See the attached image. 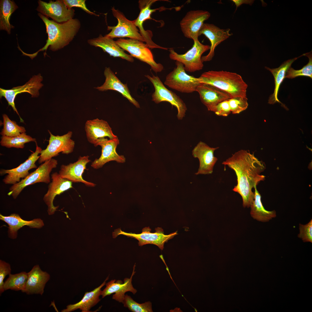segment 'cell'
Returning <instances> with one entry per match:
<instances>
[{
  "label": "cell",
  "mask_w": 312,
  "mask_h": 312,
  "mask_svg": "<svg viewBox=\"0 0 312 312\" xmlns=\"http://www.w3.org/2000/svg\"><path fill=\"white\" fill-rule=\"evenodd\" d=\"M222 164L235 172L237 183L232 190L241 196L243 207H250L255 196L252 188L265 179V176L261 174L266 168L265 163L256 157L254 153H251L249 150H241Z\"/></svg>",
  "instance_id": "6da1fadb"
},
{
  "label": "cell",
  "mask_w": 312,
  "mask_h": 312,
  "mask_svg": "<svg viewBox=\"0 0 312 312\" xmlns=\"http://www.w3.org/2000/svg\"><path fill=\"white\" fill-rule=\"evenodd\" d=\"M38 15L45 24L48 37L44 46L37 52L33 54H28L22 51L23 55L28 56L32 59L40 51H45L44 54L45 56L47 54V49L49 47L50 50L55 51L68 45L76 35L81 27V23L77 18L58 23L53 20H49L40 13H38Z\"/></svg>",
  "instance_id": "7a4b0ae2"
},
{
  "label": "cell",
  "mask_w": 312,
  "mask_h": 312,
  "mask_svg": "<svg viewBox=\"0 0 312 312\" xmlns=\"http://www.w3.org/2000/svg\"><path fill=\"white\" fill-rule=\"evenodd\" d=\"M198 78L200 83L214 86L228 93L231 98L246 96L248 85L237 73L211 70L204 72Z\"/></svg>",
  "instance_id": "3957f363"
},
{
  "label": "cell",
  "mask_w": 312,
  "mask_h": 312,
  "mask_svg": "<svg viewBox=\"0 0 312 312\" xmlns=\"http://www.w3.org/2000/svg\"><path fill=\"white\" fill-rule=\"evenodd\" d=\"M57 164V160L53 158L45 161L25 178L11 186L8 195L16 199L23 189L28 185L38 183H49L50 174Z\"/></svg>",
  "instance_id": "277c9868"
},
{
  "label": "cell",
  "mask_w": 312,
  "mask_h": 312,
  "mask_svg": "<svg viewBox=\"0 0 312 312\" xmlns=\"http://www.w3.org/2000/svg\"><path fill=\"white\" fill-rule=\"evenodd\" d=\"M192 47L183 54H179L170 49L169 56L172 60L182 64L185 71L193 72L202 70L204 65L201 60L202 55L210 50V46L201 43L198 40L194 41Z\"/></svg>",
  "instance_id": "5b68a950"
},
{
  "label": "cell",
  "mask_w": 312,
  "mask_h": 312,
  "mask_svg": "<svg viewBox=\"0 0 312 312\" xmlns=\"http://www.w3.org/2000/svg\"><path fill=\"white\" fill-rule=\"evenodd\" d=\"M175 64L176 67L166 75L164 84L182 93H189L196 91L200 83L198 78L187 74L181 63L176 61Z\"/></svg>",
  "instance_id": "8992f818"
},
{
  "label": "cell",
  "mask_w": 312,
  "mask_h": 312,
  "mask_svg": "<svg viewBox=\"0 0 312 312\" xmlns=\"http://www.w3.org/2000/svg\"><path fill=\"white\" fill-rule=\"evenodd\" d=\"M124 50L129 52L132 57L138 59L149 65L156 73L161 71L164 67L154 60L153 54L146 44L137 40L120 38L116 41Z\"/></svg>",
  "instance_id": "52a82bcc"
},
{
  "label": "cell",
  "mask_w": 312,
  "mask_h": 312,
  "mask_svg": "<svg viewBox=\"0 0 312 312\" xmlns=\"http://www.w3.org/2000/svg\"><path fill=\"white\" fill-rule=\"evenodd\" d=\"M153 84L155 91L152 95V100L158 104L163 101L169 103L177 108V117L182 119L185 116L187 108L182 100L176 94L168 89L163 84L160 78L157 76L148 75H145Z\"/></svg>",
  "instance_id": "ba28073f"
},
{
  "label": "cell",
  "mask_w": 312,
  "mask_h": 312,
  "mask_svg": "<svg viewBox=\"0 0 312 312\" xmlns=\"http://www.w3.org/2000/svg\"><path fill=\"white\" fill-rule=\"evenodd\" d=\"M50 136L49 144L45 149L41 151L38 160L39 164L44 163L53 157L62 154L68 155L72 153L75 147V143L71 139L73 132L69 131L62 135H54L48 130Z\"/></svg>",
  "instance_id": "9c48e42d"
},
{
  "label": "cell",
  "mask_w": 312,
  "mask_h": 312,
  "mask_svg": "<svg viewBox=\"0 0 312 312\" xmlns=\"http://www.w3.org/2000/svg\"><path fill=\"white\" fill-rule=\"evenodd\" d=\"M155 230V232L152 233L151 232V229L149 227H145L142 229L141 233L136 234L127 233L120 229H118L113 232L112 235L114 238L120 235H125L137 239L139 241L138 244L139 246H142L148 244H153L163 250L165 243L178 234L176 231L168 235H165L163 229L160 227L156 228Z\"/></svg>",
  "instance_id": "30bf717a"
},
{
  "label": "cell",
  "mask_w": 312,
  "mask_h": 312,
  "mask_svg": "<svg viewBox=\"0 0 312 312\" xmlns=\"http://www.w3.org/2000/svg\"><path fill=\"white\" fill-rule=\"evenodd\" d=\"M43 77L39 73L36 75L33 76L23 86L8 90L0 88V98L2 97L5 98L9 105L12 107L14 111L19 116L21 122H23L24 121L19 115L15 107L14 101L16 96L19 94L26 92L30 94L32 97H38L39 95V90L43 85L41 83Z\"/></svg>",
  "instance_id": "8fae6325"
},
{
  "label": "cell",
  "mask_w": 312,
  "mask_h": 312,
  "mask_svg": "<svg viewBox=\"0 0 312 312\" xmlns=\"http://www.w3.org/2000/svg\"><path fill=\"white\" fill-rule=\"evenodd\" d=\"M111 10L113 16L117 19L118 23L116 26H107V30L111 31L106 36L112 39L128 37L145 42L133 21L127 19L122 12L116 9L114 7H112Z\"/></svg>",
  "instance_id": "7c38bea8"
},
{
  "label": "cell",
  "mask_w": 312,
  "mask_h": 312,
  "mask_svg": "<svg viewBox=\"0 0 312 312\" xmlns=\"http://www.w3.org/2000/svg\"><path fill=\"white\" fill-rule=\"evenodd\" d=\"M210 16V13L206 10H191L188 12L180 22L184 36L194 41L198 40L199 32L204 22Z\"/></svg>",
  "instance_id": "4fadbf2b"
},
{
  "label": "cell",
  "mask_w": 312,
  "mask_h": 312,
  "mask_svg": "<svg viewBox=\"0 0 312 312\" xmlns=\"http://www.w3.org/2000/svg\"><path fill=\"white\" fill-rule=\"evenodd\" d=\"M38 3L37 10L57 23L66 22L73 19L75 15V10L68 8L63 0L50 1L48 3L39 0Z\"/></svg>",
  "instance_id": "5bb4252c"
},
{
  "label": "cell",
  "mask_w": 312,
  "mask_h": 312,
  "mask_svg": "<svg viewBox=\"0 0 312 312\" xmlns=\"http://www.w3.org/2000/svg\"><path fill=\"white\" fill-rule=\"evenodd\" d=\"M36 149L35 151L32 153L28 158L17 167L10 169H1V176L7 174L3 179V181L6 184H15L21 181V179L26 177L29 174V171L33 168H37L35 164L40 157L42 148L37 145L36 141Z\"/></svg>",
  "instance_id": "9a60e30c"
},
{
  "label": "cell",
  "mask_w": 312,
  "mask_h": 312,
  "mask_svg": "<svg viewBox=\"0 0 312 312\" xmlns=\"http://www.w3.org/2000/svg\"><path fill=\"white\" fill-rule=\"evenodd\" d=\"M119 144L118 138L108 139L102 138L98 139L93 144L95 146H100L102 148L101 154L98 159H95L91 163V166L95 169L102 167L106 163L111 161H115L119 163H123L125 158L123 155H119L116 149Z\"/></svg>",
  "instance_id": "2e32d148"
},
{
  "label": "cell",
  "mask_w": 312,
  "mask_h": 312,
  "mask_svg": "<svg viewBox=\"0 0 312 312\" xmlns=\"http://www.w3.org/2000/svg\"><path fill=\"white\" fill-rule=\"evenodd\" d=\"M51 181L48 186V190L44 195L43 200L47 205L49 215L54 213L59 206H55L53 201L55 196L73 187L71 181L61 177L59 173H53L51 174Z\"/></svg>",
  "instance_id": "e0dca14e"
},
{
  "label": "cell",
  "mask_w": 312,
  "mask_h": 312,
  "mask_svg": "<svg viewBox=\"0 0 312 312\" xmlns=\"http://www.w3.org/2000/svg\"><path fill=\"white\" fill-rule=\"evenodd\" d=\"M218 148V147H211L201 141L195 147L192 151V154L194 157L198 158L199 161V168L195 173L196 175L212 173L214 166L218 160L214 156V152Z\"/></svg>",
  "instance_id": "ac0fdd59"
},
{
  "label": "cell",
  "mask_w": 312,
  "mask_h": 312,
  "mask_svg": "<svg viewBox=\"0 0 312 312\" xmlns=\"http://www.w3.org/2000/svg\"><path fill=\"white\" fill-rule=\"evenodd\" d=\"M230 31V29H221L213 24H203L199 32V36L201 34L205 35L209 40L211 45L208 54L201 57L203 62L209 61L212 59L214 55L216 47L232 35Z\"/></svg>",
  "instance_id": "d6986e66"
},
{
  "label": "cell",
  "mask_w": 312,
  "mask_h": 312,
  "mask_svg": "<svg viewBox=\"0 0 312 312\" xmlns=\"http://www.w3.org/2000/svg\"><path fill=\"white\" fill-rule=\"evenodd\" d=\"M88 155L80 156L78 160L74 163L66 165H62L59 174L62 178L72 182H81L87 186H95L96 184L86 181L82 177L84 170L86 169V165L91 161Z\"/></svg>",
  "instance_id": "ffe728a7"
},
{
  "label": "cell",
  "mask_w": 312,
  "mask_h": 312,
  "mask_svg": "<svg viewBox=\"0 0 312 312\" xmlns=\"http://www.w3.org/2000/svg\"><path fill=\"white\" fill-rule=\"evenodd\" d=\"M157 0H139L138 1L140 13L138 17L133 21L135 25L139 29L140 34L144 38L145 42L150 48H153L156 44L152 40V32L149 30H145L143 27L144 22L146 20L152 19L151 17V14L157 10L162 11L167 9L161 7L159 8L151 9L152 5L157 1Z\"/></svg>",
  "instance_id": "44dd1931"
},
{
  "label": "cell",
  "mask_w": 312,
  "mask_h": 312,
  "mask_svg": "<svg viewBox=\"0 0 312 312\" xmlns=\"http://www.w3.org/2000/svg\"><path fill=\"white\" fill-rule=\"evenodd\" d=\"M196 91L199 94L200 100L209 111H212L218 103L231 98L227 93L212 85L200 83Z\"/></svg>",
  "instance_id": "7402d4cb"
},
{
  "label": "cell",
  "mask_w": 312,
  "mask_h": 312,
  "mask_svg": "<svg viewBox=\"0 0 312 312\" xmlns=\"http://www.w3.org/2000/svg\"><path fill=\"white\" fill-rule=\"evenodd\" d=\"M134 264L131 275L129 278H125L124 279V283L120 280L116 281L114 279L112 280L105 284V288L102 291L101 295L102 298L114 293L112 296V299L118 302H122L125 295V294L127 291H130L135 294L137 290L133 286L132 281L133 276L135 274V267Z\"/></svg>",
  "instance_id": "603a6c76"
},
{
  "label": "cell",
  "mask_w": 312,
  "mask_h": 312,
  "mask_svg": "<svg viewBox=\"0 0 312 312\" xmlns=\"http://www.w3.org/2000/svg\"><path fill=\"white\" fill-rule=\"evenodd\" d=\"M26 287L22 292L27 295H42L45 285L50 279V274L42 271L38 265H35L28 272Z\"/></svg>",
  "instance_id": "cb8c5ba5"
},
{
  "label": "cell",
  "mask_w": 312,
  "mask_h": 312,
  "mask_svg": "<svg viewBox=\"0 0 312 312\" xmlns=\"http://www.w3.org/2000/svg\"><path fill=\"white\" fill-rule=\"evenodd\" d=\"M85 130L88 141L93 144L99 138L108 137L112 139L118 137L114 134L107 122L102 119L96 118L87 120Z\"/></svg>",
  "instance_id": "d4e9b609"
},
{
  "label": "cell",
  "mask_w": 312,
  "mask_h": 312,
  "mask_svg": "<svg viewBox=\"0 0 312 312\" xmlns=\"http://www.w3.org/2000/svg\"><path fill=\"white\" fill-rule=\"evenodd\" d=\"M104 75L105 77L104 83L101 86L96 88V89L101 91L108 90L116 91L127 99L136 107H140L138 103L131 95L127 85L122 83L109 68H105Z\"/></svg>",
  "instance_id": "484cf974"
},
{
  "label": "cell",
  "mask_w": 312,
  "mask_h": 312,
  "mask_svg": "<svg viewBox=\"0 0 312 312\" xmlns=\"http://www.w3.org/2000/svg\"><path fill=\"white\" fill-rule=\"evenodd\" d=\"M88 43L90 45L101 48L103 51L114 57H119L131 62H133V57L125 53L112 39L106 35L103 36L100 34L96 38L88 40Z\"/></svg>",
  "instance_id": "4316f807"
},
{
  "label": "cell",
  "mask_w": 312,
  "mask_h": 312,
  "mask_svg": "<svg viewBox=\"0 0 312 312\" xmlns=\"http://www.w3.org/2000/svg\"><path fill=\"white\" fill-rule=\"evenodd\" d=\"M0 219L7 223L8 225V235L13 239L16 238L18 230L25 226L31 228L40 229L43 226V221L40 218L34 219L30 221L23 219L18 214L13 213L8 216L0 214Z\"/></svg>",
  "instance_id": "83f0119b"
},
{
  "label": "cell",
  "mask_w": 312,
  "mask_h": 312,
  "mask_svg": "<svg viewBox=\"0 0 312 312\" xmlns=\"http://www.w3.org/2000/svg\"><path fill=\"white\" fill-rule=\"evenodd\" d=\"M108 279V276L99 287L92 291L86 292L80 301L75 304L68 305L66 308L62 310L61 312H70L78 309L82 312H90V309L100 301L99 297L101 295V289L105 285L106 281Z\"/></svg>",
  "instance_id": "f1b7e54d"
},
{
  "label": "cell",
  "mask_w": 312,
  "mask_h": 312,
  "mask_svg": "<svg viewBox=\"0 0 312 312\" xmlns=\"http://www.w3.org/2000/svg\"><path fill=\"white\" fill-rule=\"evenodd\" d=\"M305 53L298 57H296L292 59L288 60L284 62L278 68L271 69L268 67H265L267 70H269L273 75L274 79L275 88L274 93L270 96L268 100V103L270 104H274L276 103H279L281 104V106L286 109L287 108L286 106L278 100V94L280 86L283 82L288 69L291 66L293 63L298 58L305 56Z\"/></svg>",
  "instance_id": "f546056e"
},
{
  "label": "cell",
  "mask_w": 312,
  "mask_h": 312,
  "mask_svg": "<svg viewBox=\"0 0 312 312\" xmlns=\"http://www.w3.org/2000/svg\"><path fill=\"white\" fill-rule=\"evenodd\" d=\"M256 186H255L254 188L255 196L250 207V214L252 218L257 221L268 222L276 217V212L274 210L268 211L265 209L261 201V195L257 190Z\"/></svg>",
  "instance_id": "4dcf8cb0"
},
{
  "label": "cell",
  "mask_w": 312,
  "mask_h": 312,
  "mask_svg": "<svg viewBox=\"0 0 312 312\" xmlns=\"http://www.w3.org/2000/svg\"><path fill=\"white\" fill-rule=\"evenodd\" d=\"M18 7L13 0H1L0 1V29L11 34V29L14 26L11 25L10 20L12 14Z\"/></svg>",
  "instance_id": "1f68e13d"
},
{
  "label": "cell",
  "mask_w": 312,
  "mask_h": 312,
  "mask_svg": "<svg viewBox=\"0 0 312 312\" xmlns=\"http://www.w3.org/2000/svg\"><path fill=\"white\" fill-rule=\"evenodd\" d=\"M28 276V272L25 271L14 274H10L4 282V291L11 289L22 292L25 288Z\"/></svg>",
  "instance_id": "d6a6232c"
},
{
  "label": "cell",
  "mask_w": 312,
  "mask_h": 312,
  "mask_svg": "<svg viewBox=\"0 0 312 312\" xmlns=\"http://www.w3.org/2000/svg\"><path fill=\"white\" fill-rule=\"evenodd\" d=\"M31 142H36V139L27 135L25 133L13 137L2 136L0 143L1 146L7 148H23L25 143Z\"/></svg>",
  "instance_id": "836d02e7"
},
{
  "label": "cell",
  "mask_w": 312,
  "mask_h": 312,
  "mask_svg": "<svg viewBox=\"0 0 312 312\" xmlns=\"http://www.w3.org/2000/svg\"><path fill=\"white\" fill-rule=\"evenodd\" d=\"M2 116L3 128L0 133L2 136L13 137L25 133L24 127L18 125L16 122L11 120L6 114H3Z\"/></svg>",
  "instance_id": "e575fe53"
},
{
  "label": "cell",
  "mask_w": 312,
  "mask_h": 312,
  "mask_svg": "<svg viewBox=\"0 0 312 312\" xmlns=\"http://www.w3.org/2000/svg\"><path fill=\"white\" fill-rule=\"evenodd\" d=\"M309 58L307 64L301 69L296 70L290 67L287 70L285 78L293 79L299 76H306L312 78V55L311 52L305 53Z\"/></svg>",
  "instance_id": "d590c367"
},
{
  "label": "cell",
  "mask_w": 312,
  "mask_h": 312,
  "mask_svg": "<svg viewBox=\"0 0 312 312\" xmlns=\"http://www.w3.org/2000/svg\"><path fill=\"white\" fill-rule=\"evenodd\" d=\"M122 303L124 307L133 312H153L152 304L150 301L139 303L135 301L130 296L125 295Z\"/></svg>",
  "instance_id": "8d00e7d4"
},
{
  "label": "cell",
  "mask_w": 312,
  "mask_h": 312,
  "mask_svg": "<svg viewBox=\"0 0 312 312\" xmlns=\"http://www.w3.org/2000/svg\"><path fill=\"white\" fill-rule=\"evenodd\" d=\"M231 113L239 114L246 109L248 106L247 97L237 96L228 99Z\"/></svg>",
  "instance_id": "74e56055"
},
{
  "label": "cell",
  "mask_w": 312,
  "mask_h": 312,
  "mask_svg": "<svg viewBox=\"0 0 312 312\" xmlns=\"http://www.w3.org/2000/svg\"><path fill=\"white\" fill-rule=\"evenodd\" d=\"M299 233L298 237L304 242L312 243V220L307 224H299Z\"/></svg>",
  "instance_id": "f35d334b"
},
{
  "label": "cell",
  "mask_w": 312,
  "mask_h": 312,
  "mask_svg": "<svg viewBox=\"0 0 312 312\" xmlns=\"http://www.w3.org/2000/svg\"><path fill=\"white\" fill-rule=\"evenodd\" d=\"M11 268L10 264L1 260H0V294L4 291L3 280L5 276L11 274Z\"/></svg>",
  "instance_id": "ab89813d"
},
{
  "label": "cell",
  "mask_w": 312,
  "mask_h": 312,
  "mask_svg": "<svg viewBox=\"0 0 312 312\" xmlns=\"http://www.w3.org/2000/svg\"><path fill=\"white\" fill-rule=\"evenodd\" d=\"M228 99L218 103L214 107L212 112L218 116H228L231 112Z\"/></svg>",
  "instance_id": "60d3db41"
},
{
  "label": "cell",
  "mask_w": 312,
  "mask_h": 312,
  "mask_svg": "<svg viewBox=\"0 0 312 312\" xmlns=\"http://www.w3.org/2000/svg\"><path fill=\"white\" fill-rule=\"evenodd\" d=\"M63 1L68 8L71 9L74 7L79 8L90 14L99 16V15L91 11L87 8L85 0H63Z\"/></svg>",
  "instance_id": "b9f144b4"
},
{
  "label": "cell",
  "mask_w": 312,
  "mask_h": 312,
  "mask_svg": "<svg viewBox=\"0 0 312 312\" xmlns=\"http://www.w3.org/2000/svg\"><path fill=\"white\" fill-rule=\"evenodd\" d=\"M231 1L235 4L236 6V10L242 4H245L251 5L253 3L254 0H232Z\"/></svg>",
  "instance_id": "7bdbcfd3"
}]
</instances>
